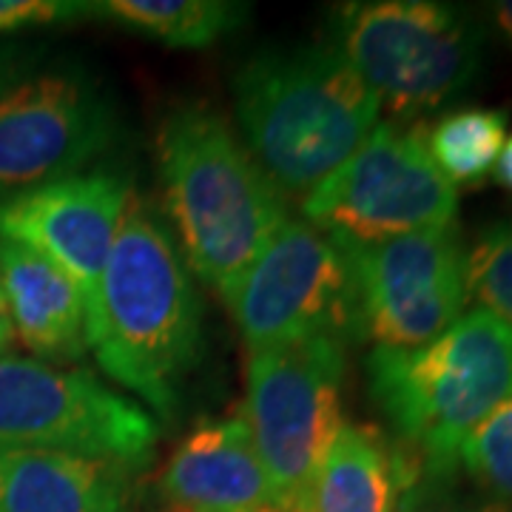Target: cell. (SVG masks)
Returning <instances> with one entry per match:
<instances>
[{
  "mask_svg": "<svg viewBox=\"0 0 512 512\" xmlns=\"http://www.w3.org/2000/svg\"><path fill=\"white\" fill-rule=\"evenodd\" d=\"M86 339L109 379L174 416L200 365L202 302L174 242L134 194L86 311Z\"/></svg>",
  "mask_w": 512,
  "mask_h": 512,
  "instance_id": "1",
  "label": "cell"
},
{
  "mask_svg": "<svg viewBox=\"0 0 512 512\" xmlns=\"http://www.w3.org/2000/svg\"><path fill=\"white\" fill-rule=\"evenodd\" d=\"M242 146L282 194L308 197L379 126V97L330 43L256 52L234 77Z\"/></svg>",
  "mask_w": 512,
  "mask_h": 512,
  "instance_id": "2",
  "label": "cell"
},
{
  "mask_svg": "<svg viewBox=\"0 0 512 512\" xmlns=\"http://www.w3.org/2000/svg\"><path fill=\"white\" fill-rule=\"evenodd\" d=\"M157 160L185 259L205 285L222 293L288 222L285 194L231 126L205 106L168 114Z\"/></svg>",
  "mask_w": 512,
  "mask_h": 512,
  "instance_id": "3",
  "label": "cell"
},
{
  "mask_svg": "<svg viewBox=\"0 0 512 512\" xmlns=\"http://www.w3.org/2000/svg\"><path fill=\"white\" fill-rule=\"evenodd\" d=\"M367 393L421 473H461L464 439L512 393V328L478 308L419 348H373Z\"/></svg>",
  "mask_w": 512,
  "mask_h": 512,
  "instance_id": "4",
  "label": "cell"
},
{
  "mask_svg": "<svg viewBox=\"0 0 512 512\" xmlns=\"http://www.w3.org/2000/svg\"><path fill=\"white\" fill-rule=\"evenodd\" d=\"M484 29L467 9L439 0L348 3L330 46L348 60L379 106L419 117L467 92L484 66Z\"/></svg>",
  "mask_w": 512,
  "mask_h": 512,
  "instance_id": "5",
  "label": "cell"
},
{
  "mask_svg": "<svg viewBox=\"0 0 512 512\" xmlns=\"http://www.w3.org/2000/svg\"><path fill=\"white\" fill-rule=\"evenodd\" d=\"M117 134V106L83 66L0 60V200L72 177Z\"/></svg>",
  "mask_w": 512,
  "mask_h": 512,
  "instance_id": "6",
  "label": "cell"
},
{
  "mask_svg": "<svg viewBox=\"0 0 512 512\" xmlns=\"http://www.w3.org/2000/svg\"><path fill=\"white\" fill-rule=\"evenodd\" d=\"M458 191L433 163L427 131L379 123L302 200L305 222L339 245H379L456 222Z\"/></svg>",
  "mask_w": 512,
  "mask_h": 512,
  "instance_id": "7",
  "label": "cell"
},
{
  "mask_svg": "<svg viewBox=\"0 0 512 512\" xmlns=\"http://www.w3.org/2000/svg\"><path fill=\"white\" fill-rule=\"evenodd\" d=\"M345 342L311 339L291 348L254 350L242 419L282 510L299 504L333 447L342 421Z\"/></svg>",
  "mask_w": 512,
  "mask_h": 512,
  "instance_id": "8",
  "label": "cell"
},
{
  "mask_svg": "<svg viewBox=\"0 0 512 512\" xmlns=\"http://www.w3.org/2000/svg\"><path fill=\"white\" fill-rule=\"evenodd\" d=\"M220 296L251 353L359 339L348 254L305 220L285 222Z\"/></svg>",
  "mask_w": 512,
  "mask_h": 512,
  "instance_id": "9",
  "label": "cell"
},
{
  "mask_svg": "<svg viewBox=\"0 0 512 512\" xmlns=\"http://www.w3.org/2000/svg\"><path fill=\"white\" fill-rule=\"evenodd\" d=\"M160 430L89 370L0 356V447H40L143 467Z\"/></svg>",
  "mask_w": 512,
  "mask_h": 512,
  "instance_id": "10",
  "label": "cell"
},
{
  "mask_svg": "<svg viewBox=\"0 0 512 512\" xmlns=\"http://www.w3.org/2000/svg\"><path fill=\"white\" fill-rule=\"evenodd\" d=\"M353 276L356 330L376 348H419L467 305V248L456 222L379 245H342Z\"/></svg>",
  "mask_w": 512,
  "mask_h": 512,
  "instance_id": "11",
  "label": "cell"
},
{
  "mask_svg": "<svg viewBox=\"0 0 512 512\" xmlns=\"http://www.w3.org/2000/svg\"><path fill=\"white\" fill-rule=\"evenodd\" d=\"M131 185L114 171L72 174L0 200V237L46 256L89 311L126 214Z\"/></svg>",
  "mask_w": 512,
  "mask_h": 512,
  "instance_id": "12",
  "label": "cell"
},
{
  "mask_svg": "<svg viewBox=\"0 0 512 512\" xmlns=\"http://www.w3.org/2000/svg\"><path fill=\"white\" fill-rule=\"evenodd\" d=\"M163 493L185 512H251L276 504L242 410L200 424L177 447L163 473Z\"/></svg>",
  "mask_w": 512,
  "mask_h": 512,
  "instance_id": "13",
  "label": "cell"
},
{
  "mask_svg": "<svg viewBox=\"0 0 512 512\" xmlns=\"http://www.w3.org/2000/svg\"><path fill=\"white\" fill-rule=\"evenodd\" d=\"M126 464L40 447H0V512H128Z\"/></svg>",
  "mask_w": 512,
  "mask_h": 512,
  "instance_id": "14",
  "label": "cell"
},
{
  "mask_svg": "<svg viewBox=\"0 0 512 512\" xmlns=\"http://www.w3.org/2000/svg\"><path fill=\"white\" fill-rule=\"evenodd\" d=\"M0 288L12 328L40 359H80L86 339V305L69 276L46 256L0 237Z\"/></svg>",
  "mask_w": 512,
  "mask_h": 512,
  "instance_id": "15",
  "label": "cell"
},
{
  "mask_svg": "<svg viewBox=\"0 0 512 512\" xmlns=\"http://www.w3.org/2000/svg\"><path fill=\"white\" fill-rule=\"evenodd\" d=\"M419 461L370 427L345 424L313 476L299 512H396Z\"/></svg>",
  "mask_w": 512,
  "mask_h": 512,
  "instance_id": "16",
  "label": "cell"
},
{
  "mask_svg": "<svg viewBox=\"0 0 512 512\" xmlns=\"http://www.w3.org/2000/svg\"><path fill=\"white\" fill-rule=\"evenodd\" d=\"M94 15L117 20L171 49H202L237 29L245 6L225 0H109L94 3Z\"/></svg>",
  "mask_w": 512,
  "mask_h": 512,
  "instance_id": "17",
  "label": "cell"
},
{
  "mask_svg": "<svg viewBox=\"0 0 512 512\" xmlns=\"http://www.w3.org/2000/svg\"><path fill=\"white\" fill-rule=\"evenodd\" d=\"M510 114L467 106L444 114L427 131V151L453 185H478L495 171L507 143Z\"/></svg>",
  "mask_w": 512,
  "mask_h": 512,
  "instance_id": "18",
  "label": "cell"
},
{
  "mask_svg": "<svg viewBox=\"0 0 512 512\" xmlns=\"http://www.w3.org/2000/svg\"><path fill=\"white\" fill-rule=\"evenodd\" d=\"M458 470L478 493L512 504V393L464 439Z\"/></svg>",
  "mask_w": 512,
  "mask_h": 512,
  "instance_id": "19",
  "label": "cell"
},
{
  "mask_svg": "<svg viewBox=\"0 0 512 512\" xmlns=\"http://www.w3.org/2000/svg\"><path fill=\"white\" fill-rule=\"evenodd\" d=\"M467 296L512 328V222H495L467 251Z\"/></svg>",
  "mask_w": 512,
  "mask_h": 512,
  "instance_id": "20",
  "label": "cell"
},
{
  "mask_svg": "<svg viewBox=\"0 0 512 512\" xmlns=\"http://www.w3.org/2000/svg\"><path fill=\"white\" fill-rule=\"evenodd\" d=\"M396 512H512V504L458 487V473H421L404 484Z\"/></svg>",
  "mask_w": 512,
  "mask_h": 512,
  "instance_id": "21",
  "label": "cell"
},
{
  "mask_svg": "<svg viewBox=\"0 0 512 512\" xmlns=\"http://www.w3.org/2000/svg\"><path fill=\"white\" fill-rule=\"evenodd\" d=\"M92 12L94 3H63V0H0V35L20 32L29 26H46Z\"/></svg>",
  "mask_w": 512,
  "mask_h": 512,
  "instance_id": "22",
  "label": "cell"
},
{
  "mask_svg": "<svg viewBox=\"0 0 512 512\" xmlns=\"http://www.w3.org/2000/svg\"><path fill=\"white\" fill-rule=\"evenodd\" d=\"M490 15L495 20V29L501 32V37L507 40V46L512 49V0H498L490 6Z\"/></svg>",
  "mask_w": 512,
  "mask_h": 512,
  "instance_id": "23",
  "label": "cell"
},
{
  "mask_svg": "<svg viewBox=\"0 0 512 512\" xmlns=\"http://www.w3.org/2000/svg\"><path fill=\"white\" fill-rule=\"evenodd\" d=\"M12 339H15V328H12V316H9L6 296H3V288H0V356L12 348Z\"/></svg>",
  "mask_w": 512,
  "mask_h": 512,
  "instance_id": "24",
  "label": "cell"
},
{
  "mask_svg": "<svg viewBox=\"0 0 512 512\" xmlns=\"http://www.w3.org/2000/svg\"><path fill=\"white\" fill-rule=\"evenodd\" d=\"M495 177H498V183L507 185L512 191V134L507 137V143H504V151H501V157H498V163H495Z\"/></svg>",
  "mask_w": 512,
  "mask_h": 512,
  "instance_id": "25",
  "label": "cell"
},
{
  "mask_svg": "<svg viewBox=\"0 0 512 512\" xmlns=\"http://www.w3.org/2000/svg\"><path fill=\"white\" fill-rule=\"evenodd\" d=\"M251 512H288V510H282V507L271 504V507H259V510H251Z\"/></svg>",
  "mask_w": 512,
  "mask_h": 512,
  "instance_id": "26",
  "label": "cell"
}]
</instances>
